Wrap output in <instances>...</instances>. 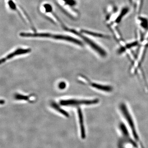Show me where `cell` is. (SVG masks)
<instances>
[{
  "mask_svg": "<svg viewBox=\"0 0 148 148\" xmlns=\"http://www.w3.org/2000/svg\"><path fill=\"white\" fill-rule=\"evenodd\" d=\"M139 21L140 22V26L144 29L147 27L148 26V21L147 19L144 17H140L139 18Z\"/></svg>",
  "mask_w": 148,
  "mask_h": 148,
  "instance_id": "cell-13",
  "label": "cell"
},
{
  "mask_svg": "<svg viewBox=\"0 0 148 148\" xmlns=\"http://www.w3.org/2000/svg\"><path fill=\"white\" fill-rule=\"evenodd\" d=\"M51 106H52L53 108H54L55 110L57 111L59 113L62 114V115H63L64 116H65V117H68L69 116L68 113H67L64 110H62L57 103H55V102H52V103H51Z\"/></svg>",
  "mask_w": 148,
  "mask_h": 148,
  "instance_id": "cell-11",
  "label": "cell"
},
{
  "mask_svg": "<svg viewBox=\"0 0 148 148\" xmlns=\"http://www.w3.org/2000/svg\"><path fill=\"white\" fill-rule=\"evenodd\" d=\"M81 32L83 33H86L89 35H92L93 36L97 37L102 38H107L108 37L107 36L105 35L102 34L98 33H94L93 32L90 31L86 30H82Z\"/></svg>",
  "mask_w": 148,
  "mask_h": 148,
  "instance_id": "cell-12",
  "label": "cell"
},
{
  "mask_svg": "<svg viewBox=\"0 0 148 148\" xmlns=\"http://www.w3.org/2000/svg\"><path fill=\"white\" fill-rule=\"evenodd\" d=\"M99 102V100L95 99L93 100H61L60 102L61 105L63 106H75V105L85 104V105H92L95 104Z\"/></svg>",
  "mask_w": 148,
  "mask_h": 148,
  "instance_id": "cell-4",
  "label": "cell"
},
{
  "mask_svg": "<svg viewBox=\"0 0 148 148\" xmlns=\"http://www.w3.org/2000/svg\"><path fill=\"white\" fill-rule=\"evenodd\" d=\"M119 129L120 130L123 137H127L130 136L129 131L126 125L123 123H120L119 124Z\"/></svg>",
  "mask_w": 148,
  "mask_h": 148,
  "instance_id": "cell-9",
  "label": "cell"
},
{
  "mask_svg": "<svg viewBox=\"0 0 148 148\" xmlns=\"http://www.w3.org/2000/svg\"><path fill=\"white\" fill-rule=\"evenodd\" d=\"M66 85L65 83L64 82H61L59 85V87L61 89H63L65 87Z\"/></svg>",
  "mask_w": 148,
  "mask_h": 148,
  "instance_id": "cell-17",
  "label": "cell"
},
{
  "mask_svg": "<svg viewBox=\"0 0 148 148\" xmlns=\"http://www.w3.org/2000/svg\"><path fill=\"white\" fill-rule=\"evenodd\" d=\"M4 103V101L3 100H1V104H3Z\"/></svg>",
  "mask_w": 148,
  "mask_h": 148,
  "instance_id": "cell-18",
  "label": "cell"
},
{
  "mask_svg": "<svg viewBox=\"0 0 148 148\" xmlns=\"http://www.w3.org/2000/svg\"><path fill=\"white\" fill-rule=\"evenodd\" d=\"M15 98L18 100H29V97L28 96H25L20 94H16L15 95Z\"/></svg>",
  "mask_w": 148,
  "mask_h": 148,
  "instance_id": "cell-15",
  "label": "cell"
},
{
  "mask_svg": "<svg viewBox=\"0 0 148 148\" xmlns=\"http://www.w3.org/2000/svg\"><path fill=\"white\" fill-rule=\"evenodd\" d=\"M65 30L71 32V33H73L76 35L79 36L81 38L83 39V40L85 42H87L94 51H95L98 55H100L102 57H105L107 56V52L104 50V49L102 48L99 45L97 44L96 43L94 42L90 39L86 37L85 36L83 35L81 33L78 32L75 30L72 29H69L67 27L65 28Z\"/></svg>",
  "mask_w": 148,
  "mask_h": 148,
  "instance_id": "cell-3",
  "label": "cell"
},
{
  "mask_svg": "<svg viewBox=\"0 0 148 148\" xmlns=\"http://www.w3.org/2000/svg\"><path fill=\"white\" fill-rule=\"evenodd\" d=\"M135 140L132 139L130 136L124 137L119 140L118 148H139V145Z\"/></svg>",
  "mask_w": 148,
  "mask_h": 148,
  "instance_id": "cell-5",
  "label": "cell"
},
{
  "mask_svg": "<svg viewBox=\"0 0 148 148\" xmlns=\"http://www.w3.org/2000/svg\"><path fill=\"white\" fill-rule=\"evenodd\" d=\"M19 35L22 37L44 38H50L59 40H65V41L73 42L77 45L83 46V44L82 42L78 40L77 39L72 37L68 35H63L60 34H54L50 33H21Z\"/></svg>",
  "mask_w": 148,
  "mask_h": 148,
  "instance_id": "cell-1",
  "label": "cell"
},
{
  "mask_svg": "<svg viewBox=\"0 0 148 148\" xmlns=\"http://www.w3.org/2000/svg\"><path fill=\"white\" fill-rule=\"evenodd\" d=\"M147 37L148 38V33L147 35Z\"/></svg>",
  "mask_w": 148,
  "mask_h": 148,
  "instance_id": "cell-19",
  "label": "cell"
},
{
  "mask_svg": "<svg viewBox=\"0 0 148 148\" xmlns=\"http://www.w3.org/2000/svg\"><path fill=\"white\" fill-rule=\"evenodd\" d=\"M31 51V49H29H29L19 48V49H16L14 52H12L9 55L7 56L5 58L2 59L1 60V64L3 63L8 60L14 57L15 56L27 54V53L30 52Z\"/></svg>",
  "mask_w": 148,
  "mask_h": 148,
  "instance_id": "cell-6",
  "label": "cell"
},
{
  "mask_svg": "<svg viewBox=\"0 0 148 148\" xmlns=\"http://www.w3.org/2000/svg\"><path fill=\"white\" fill-rule=\"evenodd\" d=\"M65 2V4L71 6L75 5H76V2L74 0H63Z\"/></svg>",
  "mask_w": 148,
  "mask_h": 148,
  "instance_id": "cell-16",
  "label": "cell"
},
{
  "mask_svg": "<svg viewBox=\"0 0 148 148\" xmlns=\"http://www.w3.org/2000/svg\"><path fill=\"white\" fill-rule=\"evenodd\" d=\"M8 3L9 6L11 8V9L12 10H13L17 11V8H16V5L15 4L14 1L12 0H9Z\"/></svg>",
  "mask_w": 148,
  "mask_h": 148,
  "instance_id": "cell-14",
  "label": "cell"
},
{
  "mask_svg": "<svg viewBox=\"0 0 148 148\" xmlns=\"http://www.w3.org/2000/svg\"><path fill=\"white\" fill-rule=\"evenodd\" d=\"M138 44V42L137 41H135L129 43V44H127L126 45H125L124 47H121L120 49L118 50V54H122L127 50V49H130L132 47H135V46H137Z\"/></svg>",
  "mask_w": 148,
  "mask_h": 148,
  "instance_id": "cell-10",
  "label": "cell"
},
{
  "mask_svg": "<svg viewBox=\"0 0 148 148\" xmlns=\"http://www.w3.org/2000/svg\"><path fill=\"white\" fill-rule=\"evenodd\" d=\"M91 86L94 88L102 91L111 92L113 91V87L110 85H101L97 83H91Z\"/></svg>",
  "mask_w": 148,
  "mask_h": 148,
  "instance_id": "cell-8",
  "label": "cell"
},
{
  "mask_svg": "<svg viewBox=\"0 0 148 148\" xmlns=\"http://www.w3.org/2000/svg\"><path fill=\"white\" fill-rule=\"evenodd\" d=\"M77 113H78L79 121H80L81 138L82 139H85L86 138V135L85 133V125H84V118H83L82 110L79 107L77 109Z\"/></svg>",
  "mask_w": 148,
  "mask_h": 148,
  "instance_id": "cell-7",
  "label": "cell"
},
{
  "mask_svg": "<svg viewBox=\"0 0 148 148\" xmlns=\"http://www.w3.org/2000/svg\"><path fill=\"white\" fill-rule=\"evenodd\" d=\"M119 109L123 117L126 121L127 123L129 125L134 140H136L137 143H139L141 148H144L143 144L140 142V137L137 133L134 120H133L132 116L130 114L127 106L125 103H121L120 104Z\"/></svg>",
  "mask_w": 148,
  "mask_h": 148,
  "instance_id": "cell-2",
  "label": "cell"
}]
</instances>
